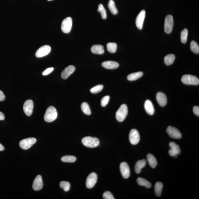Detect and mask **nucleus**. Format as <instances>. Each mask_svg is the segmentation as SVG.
I'll return each instance as SVG.
<instances>
[{"instance_id": "nucleus-1", "label": "nucleus", "mask_w": 199, "mask_h": 199, "mask_svg": "<svg viewBox=\"0 0 199 199\" xmlns=\"http://www.w3.org/2000/svg\"><path fill=\"white\" fill-rule=\"evenodd\" d=\"M58 113L56 108L53 106H50L47 109L44 116L45 121L48 123L52 122L57 118Z\"/></svg>"}, {"instance_id": "nucleus-2", "label": "nucleus", "mask_w": 199, "mask_h": 199, "mask_svg": "<svg viewBox=\"0 0 199 199\" xmlns=\"http://www.w3.org/2000/svg\"><path fill=\"white\" fill-rule=\"evenodd\" d=\"M82 142L85 146L90 148H96L100 144L98 139L91 137H84L82 139Z\"/></svg>"}, {"instance_id": "nucleus-3", "label": "nucleus", "mask_w": 199, "mask_h": 199, "mask_svg": "<svg viewBox=\"0 0 199 199\" xmlns=\"http://www.w3.org/2000/svg\"><path fill=\"white\" fill-rule=\"evenodd\" d=\"M128 113V107L125 104L122 105L116 113V118L118 121L123 122L124 120Z\"/></svg>"}, {"instance_id": "nucleus-4", "label": "nucleus", "mask_w": 199, "mask_h": 199, "mask_svg": "<svg viewBox=\"0 0 199 199\" xmlns=\"http://www.w3.org/2000/svg\"><path fill=\"white\" fill-rule=\"evenodd\" d=\"M181 81L183 83L187 85H198L199 79L198 77L190 75H183L181 78Z\"/></svg>"}, {"instance_id": "nucleus-5", "label": "nucleus", "mask_w": 199, "mask_h": 199, "mask_svg": "<svg viewBox=\"0 0 199 199\" xmlns=\"http://www.w3.org/2000/svg\"><path fill=\"white\" fill-rule=\"evenodd\" d=\"M72 25L71 17H68L64 19L62 23L61 28L63 32L68 34L70 32Z\"/></svg>"}, {"instance_id": "nucleus-6", "label": "nucleus", "mask_w": 199, "mask_h": 199, "mask_svg": "<svg viewBox=\"0 0 199 199\" xmlns=\"http://www.w3.org/2000/svg\"><path fill=\"white\" fill-rule=\"evenodd\" d=\"M37 142L35 138H29L24 139L20 141L19 145L20 148L24 150H27L30 148Z\"/></svg>"}, {"instance_id": "nucleus-7", "label": "nucleus", "mask_w": 199, "mask_h": 199, "mask_svg": "<svg viewBox=\"0 0 199 199\" xmlns=\"http://www.w3.org/2000/svg\"><path fill=\"white\" fill-rule=\"evenodd\" d=\"M174 26L173 17L171 15L166 17L165 22V31L167 34H170L173 30Z\"/></svg>"}, {"instance_id": "nucleus-8", "label": "nucleus", "mask_w": 199, "mask_h": 199, "mask_svg": "<svg viewBox=\"0 0 199 199\" xmlns=\"http://www.w3.org/2000/svg\"><path fill=\"white\" fill-rule=\"evenodd\" d=\"M97 180V176L95 173L93 172L90 174L87 178L86 186L88 189H91L94 187Z\"/></svg>"}, {"instance_id": "nucleus-9", "label": "nucleus", "mask_w": 199, "mask_h": 199, "mask_svg": "<svg viewBox=\"0 0 199 199\" xmlns=\"http://www.w3.org/2000/svg\"><path fill=\"white\" fill-rule=\"evenodd\" d=\"M140 134L136 129H132L129 134V140L132 145L137 144L140 142Z\"/></svg>"}, {"instance_id": "nucleus-10", "label": "nucleus", "mask_w": 199, "mask_h": 199, "mask_svg": "<svg viewBox=\"0 0 199 199\" xmlns=\"http://www.w3.org/2000/svg\"><path fill=\"white\" fill-rule=\"evenodd\" d=\"M166 132L169 135L173 138L179 139L181 138L182 137L180 132L177 129L171 126L167 127Z\"/></svg>"}, {"instance_id": "nucleus-11", "label": "nucleus", "mask_w": 199, "mask_h": 199, "mask_svg": "<svg viewBox=\"0 0 199 199\" xmlns=\"http://www.w3.org/2000/svg\"><path fill=\"white\" fill-rule=\"evenodd\" d=\"M51 47L48 45H44L41 47L36 51V56L37 58H41L46 56L50 53Z\"/></svg>"}, {"instance_id": "nucleus-12", "label": "nucleus", "mask_w": 199, "mask_h": 199, "mask_svg": "<svg viewBox=\"0 0 199 199\" xmlns=\"http://www.w3.org/2000/svg\"><path fill=\"white\" fill-rule=\"evenodd\" d=\"M34 104L31 100H28L25 102L23 105V110L25 114L28 116H31L32 114Z\"/></svg>"}, {"instance_id": "nucleus-13", "label": "nucleus", "mask_w": 199, "mask_h": 199, "mask_svg": "<svg viewBox=\"0 0 199 199\" xmlns=\"http://www.w3.org/2000/svg\"><path fill=\"white\" fill-rule=\"evenodd\" d=\"M120 170L123 178H128L130 175V169L128 165L125 162L121 163L120 165Z\"/></svg>"}, {"instance_id": "nucleus-14", "label": "nucleus", "mask_w": 199, "mask_h": 199, "mask_svg": "<svg viewBox=\"0 0 199 199\" xmlns=\"http://www.w3.org/2000/svg\"><path fill=\"white\" fill-rule=\"evenodd\" d=\"M146 12L145 10H142L138 14L136 20V25L138 29H143V22L144 21Z\"/></svg>"}, {"instance_id": "nucleus-15", "label": "nucleus", "mask_w": 199, "mask_h": 199, "mask_svg": "<svg viewBox=\"0 0 199 199\" xmlns=\"http://www.w3.org/2000/svg\"><path fill=\"white\" fill-rule=\"evenodd\" d=\"M43 184L42 176L38 175L33 181V188L35 191H38L41 190L43 187Z\"/></svg>"}, {"instance_id": "nucleus-16", "label": "nucleus", "mask_w": 199, "mask_h": 199, "mask_svg": "<svg viewBox=\"0 0 199 199\" xmlns=\"http://www.w3.org/2000/svg\"><path fill=\"white\" fill-rule=\"evenodd\" d=\"M156 99L158 103L161 106H165L167 104V98L163 93L161 92L157 93L156 95Z\"/></svg>"}, {"instance_id": "nucleus-17", "label": "nucleus", "mask_w": 199, "mask_h": 199, "mask_svg": "<svg viewBox=\"0 0 199 199\" xmlns=\"http://www.w3.org/2000/svg\"><path fill=\"white\" fill-rule=\"evenodd\" d=\"M75 67L74 66L70 65L65 68L62 72V78L64 79H67L71 74L75 71Z\"/></svg>"}, {"instance_id": "nucleus-18", "label": "nucleus", "mask_w": 199, "mask_h": 199, "mask_svg": "<svg viewBox=\"0 0 199 199\" xmlns=\"http://www.w3.org/2000/svg\"><path fill=\"white\" fill-rule=\"evenodd\" d=\"M102 67L107 69H113L117 68L119 64L116 62L114 61H106L102 63Z\"/></svg>"}, {"instance_id": "nucleus-19", "label": "nucleus", "mask_w": 199, "mask_h": 199, "mask_svg": "<svg viewBox=\"0 0 199 199\" xmlns=\"http://www.w3.org/2000/svg\"><path fill=\"white\" fill-rule=\"evenodd\" d=\"M144 107L146 113L150 115H152L154 113V109L152 102L149 100H147L145 101Z\"/></svg>"}, {"instance_id": "nucleus-20", "label": "nucleus", "mask_w": 199, "mask_h": 199, "mask_svg": "<svg viewBox=\"0 0 199 199\" xmlns=\"http://www.w3.org/2000/svg\"><path fill=\"white\" fill-rule=\"evenodd\" d=\"M146 163V160L145 159L139 160L137 161L135 166V171L136 173L139 174L141 172L142 169L144 167Z\"/></svg>"}, {"instance_id": "nucleus-21", "label": "nucleus", "mask_w": 199, "mask_h": 199, "mask_svg": "<svg viewBox=\"0 0 199 199\" xmlns=\"http://www.w3.org/2000/svg\"><path fill=\"white\" fill-rule=\"evenodd\" d=\"M91 51L95 54H102L105 52L103 46L101 45H95L91 48Z\"/></svg>"}, {"instance_id": "nucleus-22", "label": "nucleus", "mask_w": 199, "mask_h": 199, "mask_svg": "<svg viewBox=\"0 0 199 199\" xmlns=\"http://www.w3.org/2000/svg\"><path fill=\"white\" fill-rule=\"evenodd\" d=\"M143 72H142L133 73L128 76L127 79L129 81H134V80H137L143 76Z\"/></svg>"}, {"instance_id": "nucleus-23", "label": "nucleus", "mask_w": 199, "mask_h": 199, "mask_svg": "<svg viewBox=\"0 0 199 199\" xmlns=\"http://www.w3.org/2000/svg\"><path fill=\"white\" fill-rule=\"evenodd\" d=\"M147 159L150 166L152 168H154L157 165V162L156 158L153 155L149 154L147 156Z\"/></svg>"}, {"instance_id": "nucleus-24", "label": "nucleus", "mask_w": 199, "mask_h": 199, "mask_svg": "<svg viewBox=\"0 0 199 199\" xmlns=\"http://www.w3.org/2000/svg\"><path fill=\"white\" fill-rule=\"evenodd\" d=\"M175 56L173 54L167 55L164 58V62L167 65H171L175 61Z\"/></svg>"}, {"instance_id": "nucleus-25", "label": "nucleus", "mask_w": 199, "mask_h": 199, "mask_svg": "<svg viewBox=\"0 0 199 199\" xmlns=\"http://www.w3.org/2000/svg\"><path fill=\"white\" fill-rule=\"evenodd\" d=\"M137 182L140 186H145L148 189L151 188V183L144 178L139 177L137 178Z\"/></svg>"}, {"instance_id": "nucleus-26", "label": "nucleus", "mask_w": 199, "mask_h": 199, "mask_svg": "<svg viewBox=\"0 0 199 199\" xmlns=\"http://www.w3.org/2000/svg\"><path fill=\"white\" fill-rule=\"evenodd\" d=\"M108 6L111 12L113 15H116L118 13L117 9L114 1L113 0H110L109 1Z\"/></svg>"}, {"instance_id": "nucleus-27", "label": "nucleus", "mask_w": 199, "mask_h": 199, "mask_svg": "<svg viewBox=\"0 0 199 199\" xmlns=\"http://www.w3.org/2000/svg\"><path fill=\"white\" fill-rule=\"evenodd\" d=\"M163 187V185L162 183L157 182L156 183L154 186V190L156 196L158 197L160 196Z\"/></svg>"}, {"instance_id": "nucleus-28", "label": "nucleus", "mask_w": 199, "mask_h": 199, "mask_svg": "<svg viewBox=\"0 0 199 199\" xmlns=\"http://www.w3.org/2000/svg\"><path fill=\"white\" fill-rule=\"evenodd\" d=\"M117 45L114 42H109L107 45V50L108 52L111 53H116Z\"/></svg>"}, {"instance_id": "nucleus-29", "label": "nucleus", "mask_w": 199, "mask_h": 199, "mask_svg": "<svg viewBox=\"0 0 199 199\" xmlns=\"http://www.w3.org/2000/svg\"><path fill=\"white\" fill-rule=\"evenodd\" d=\"M81 110L85 114L90 115L91 111L89 105L86 102H83L81 106Z\"/></svg>"}, {"instance_id": "nucleus-30", "label": "nucleus", "mask_w": 199, "mask_h": 199, "mask_svg": "<svg viewBox=\"0 0 199 199\" xmlns=\"http://www.w3.org/2000/svg\"><path fill=\"white\" fill-rule=\"evenodd\" d=\"M61 160L64 162L74 163L76 161V158L74 156L67 155L63 156Z\"/></svg>"}, {"instance_id": "nucleus-31", "label": "nucleus", "mask_w": 199, "mask_h": 199, "mask_svg": "<svg viewBox=\"0 0 199 199\" xmlns=\"http://www.w3.org/2000/svg\"><path fill=\"white\" fill-rule=\"evenodd\" d=\"M190 49L193 53L197 54L199 53V46L198 44L194 41H192L191 42Z\"/></svg>"}, {"instance_id": "nucleus-32", "label": "nucleus", "mask_w": 199, "mask_h": 199, "mask_svg": "<svg viewBox=\"0 0 199 199\" xmlns=\"http://www.w3.org/2000/svg\"><path fill=\"white\" fill-rule=\"evenodd\" d=\"M188 35V30L187 28H185L181 33V41L183 43L185 44L187 42Z\"/></svg>"}, {"instance_id": "nucleus-33", "label": "nucleus", "mask_w": 199, "mask_h": 199, "mask_svg": "<svg viewBox=\"0 0 199 199\" xmlns=\"http://www.w3.org/2000/svg\"><path fill=\"white\" fill-rule=\"evenodd\" d=\"M97 11L100 13L102 19H105L107 18L106 11L105 7L102 4H99Z\"/></svg>"}, {"instance_id": "nucleus-34", "label": "nucleus", "mask_w": 199, "mask_h": 199, "mask_svg": "<svg viewBox=\"0 0 199 199\" xmlns=\"http://www.w3.org/2000/svg\"><path fill=\"white\" fill-rule=\"evenodd\" d=\"M70 184L68 182L65 181H62L60 183V186L65 192H68L70 190Z\"/></svg>"}, {"instance_id": "nucleus-35", "label": "nucleus", "mask_w": 199, "mask_h": 199, "mask_svg": "<svg viewBox=\"0 0 199 199\" xmlns=\"http://www.w3.org/2000/svg\"><path fill=\"white\" fill-rule=\"evenodd\" d=\"M103 88V86L102 85H97L91 89V92L93 94H98L100 92Z\"/></svg>"}, {"instance_id": "nucleus-36", "label": "nucleus", "mask_w": 199, "mask_h": 199, "mask_svg": "<svg viewBox=\"0 0 199 199\" xmlns=\"http://www.w3.org/2000/svg\"><path fill=\"white\" fill-rule=\"evenodd\" d=\"M169 145L171 149L176 151L178 154H180L181 151L180 149L179 145H177V144L174 143V142H170Z\"/></svg>"}, {"instance_id": "nucleus-37", "label": "nucleus", "mask_w": 199, "mask_h": 199, "mask_svg": "<svg viewBox=\"0 0 199 199\" xmlns=\"http://www.w3.org/2000/svg\"><path fill=\"white\" fill-rule=\"evenodd\" d=\"M110 100V96H105L101 100V104L102 107H105L108 104Z\"/></svg>"}, {"instance_id": "nucleus-38", "label": "nucleus", "mask_w": 199, "mask_h": 199, "mask_svg": "<svg viewBox=\"0 0 199 199\" xmlns=\"http://www.w3.org/2000/svg\"><path fill=\"white\" fill-rule=\"evenodd\" d=\"M102 197L104 199H114L115 198L114 197L112 194L110 192H104L102 195Z\"/></svg>"}, {"instance_id": "nucleus-39", "label": "nucleus", "mask_w": 199, "mask_h": 199, "mask_svg": "<svg viewBox=\"0 0 199 199\" xmlns=\"http://www.w3.org/2000/svg\"><path fill=\"white\" fill-rule=\"evenodd\" d=\"M53 69H54V68L53 67L48 68L46 69V70L42 72V75L44 76L48 75V74H50V73L53 72Z\"/></svg>"}, {"instance_id": "nucleus-40", "label": "nucleus", "mask_w": 199, "mask_h": 199, "mask_svg": "<svg viewBox=\"0 0 199 199\" xmlns=\"http://www.w3.org/2000/svg\"><path fill=\"white\" fill-rule=\"evenodd\" d=\"M169 154L170 155L173 157H176L177 155L178 154L176 151H173V150L170 149L169 151Z\"/></svg>"}, {"instance_id": "nucleus-41", "label": "nucleus", "mask_w": 199, "mask_h": 199, "mask_svg": "<svg viewBox=\"0 0 199 199\" xmlns=\"http://www.w3.org/2000/svg\"><path fill=\"white\" fill-rule=\"evenodd\" d=\"M193 112L196 116H199V107L198 106H195L193 108Z\"/></svg>"}, {"instance_id": "nucleus-42", "label": "nucleus", "mask_w": 199, "mask_h": 199, "mask_svg": "<svg viewBox=\"0 0 199 199\" xmlns=\"http://www.w3.org/2000/svg\"><path fill=\"white\" fill-rule=\"evenodd\" d=\"M5 98V96L2 91L0 90V102L4 101Z\"/></svg>"}, {"instance_id": "nucleus-43", "label": "nucleus", "mask_w": 199, "mask_h": 199, "mask_svg": "<svg viewBox=\"0 0 199 199\" xmlns=\"http://www.w3.org/2000/svg\"><path fill=\"white\" fill-rule=\"evenodd\" d=\"M5 118L4 114L0 111V120H4Z\"/></svg>"}, {"instance_id": "nucleus-44", "label": "nucleus", "mask_w": 199, "mask_h": 199, "mask_svg": "<svg viewBox=\"0 0 199 199\" xmlns=\"http://www.w3.org/2000/svg\"><path fill=\"white\" fill-rule=\"evenodd\" d=\"M4 147L2 145H1V143H0V151H4Z\"/></svg>"}, {"instance_id": "nucleus-45", "label": "nucleus", "mask_w": 199, "mask_h": 199, "mask_svg": "<svg viewBox=\"0 0 199 199\" xmlns=\"http://www.w3.org/2000/svg\"><path fill=\"white\" fill-rule=\"evenodd\" d=\"M48 1H52V0H47Z\"/></svg>"}]
</instances>
